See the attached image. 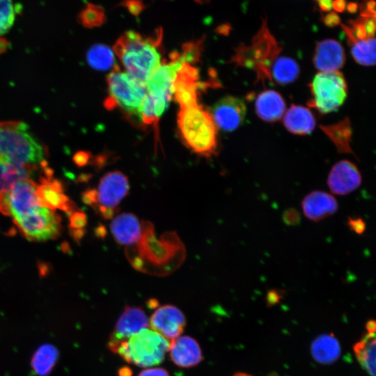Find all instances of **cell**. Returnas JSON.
<instances>
[{
    "instance_id": "cell-1",
    "label": "cell",
    "mask_w": 376,
    "mask_h": 376,
    "mask_svg": "<svg viewBox=\"0 0 376 376\" xmlns=\"http://www.w3.org/2000/svg\"><path fill=\"white\" fill-rule=\"evenodd\" d=\"M139 240L127 246L126 256L132 266L143 273L166 276L177 269L185 258L183 243L174 231L163 233L158 240L153 224L142 221Z\"/></svg>"
},
{
    "instance_id": "cell-2",
    "label": "cell",
    "mask_w": 376,
    "mask_h": 376,
    "mask_svg": "<svg viewBox=\"0 0 376 376\" xmlns=\"http://www.w3.org/2000/svg\"><path fill=\"white\" fill-rule=\"evenodd\" d=\"M163 32L161 26L147 36L132 30L126 31L116 40L112 49L125 72L144 84L163 62Z\"/></svg>"
},
{
    "instance_id": "cell-3",
    "label": "cell",
    "mask_w": 376,
    "mask_h": 376,
    "mask_svg": "<svg viewBox=\"0 0 376 376\" xmlns=\"http://www.w3.org/2000/svg\"><path fill=\"white\" fill-rule=\"evenodd\" d=\"M193 64L195 58L186 47L180 52L170 54V61L163 62L153 71L145 83L146 95L142 104L141 114L146 125H154L167 108L173 95L176 74L185 63Z\"/></svg>"
},
{
    "instance_id": "cell-4",
    "label": "cell",
    "mask_w": 376,
    "mask_h": 376,
    "mask_svg": "<svg viewBox=\"0 0 376 376\" xmlns=\"http://www.w3.org/2000/svg\"><path fill=\"white\" fill-rule=\"evenodd\" d=\"M47 150L22 121H0V160L33 171L47 167Z\"/></svg>"
},
{
    "instance_id": "cell-5",
    "label": "cell",
    "mask_w": 376,
    "mask_h": 376,
    "mask_svg": "<svg viewBox=\"0 0 376 376\" xmlns=\"http://www.w3.org/2000/svg\"><path fill=\"white\" fill-rule=\"evenodd\" d=\"M178 127L182 141L194 152L210 157L217 148V127L207 110L198 104L180 108Z\"/></svg>"
},
{
    "instance_id": "cell-6",
    "label": "cell",
    "mask_w": 376,
    "mask_h": 376,
    "mask_svg": "<svg viewBox=\"0 0 376 376\" xmlns=\"http://www.w3.org/2000/svg\"><path fill=\"white\" fill-rule=\"evenodd\" d=\"M107 82L108 97L104 107L108 109L118 108L133 123L141 125V109L146 95L145 84L117 65L109 75Z\"/></svg>"
},
{
    "instance_id": "cell-7",
    "label": "cell",
    "mask_w": 376,
    "mask_h": 376,
    "mask_svg": "<svg viewBox=\"0 0 376 376\" xmlns=\"http://www.w3.org/2000/svg\"><path fill=\"white\" fill-rule=\"evenodd\" d=\"M169 344L160 334L146 328L122 341L115 353L128 363L150 368L163 361Z\"/></svg>"
},
{
    "instance_id": "cell-8",
    "label": "cell",
    "mask_w": 376,
    "mask_h": 376,
    "mask_svg": "<svg viewBox=\"0 0 376 376\" xmlns=\"http://www.w3.org/2000/svg\"><path fill=\"white\" fill-rule=\"evenodd\" d=\"M310 88L313 98L309 104L322 113L336 111L347 95L345 79L339 71L318 72L310 84Z\"/></svg>"
},
{
    "instance_id": "cell-9",
    "label": "cell",
    "mask_w": 376,
    "mask_h": 376,
    "mask_svg": "<svg viewBox=\"0 0 376 376\" xmlns=\"http://www.w3.org/2000/svg\"><path fill=\"white\" fill-rule=\"evenodd\" d=\"M22 233L33 241H45L58 236L61 219L54 210L40 205L13 220Z\"/></svg>"
},
{
    "instance_id": "cell-10",
    "label": "cell",
    "mask_w": 376,
    "mask_h": 376,
    "mask_svg": "<svg viewBox=\"0 0 376 376\" xmlns=\"http://www.w3.org/2000/svg\"><path fill=\"white\" fill-rule=\"evenodd\" d=\"M37 185L30 178L16 181L1 198V212L14 220L42 205L37 194Z\"/></svg>"
},
{
    "instance_id": "cell-11",
    "label": "cell",
    "mask_w": 376,
    "mask_h": 376,
    "mask_svg": "<svg viewBox=\"0 0 376 376\" xmlns=\"http://www.w3.org/2000/svg\"><path fill=\"white\" fill-rule=\"evenodd\" d=\"M149 326L148 318L140 307L127 306L116 323L110 335L107 347L115 353L119 344Z\"/></svg>"
},
{
    "instance_id": "cell-12",
    "label": "cell",
    "mask_w": 376,
    "mask_h": 376,
    "mask_svg": "<svg viewBox=\"0 0 376 376\" xmlns=\"http://www.w3.org/2000/svg\"><path fill=\"white\" fill-rule=\"evenodd\" d=\"M130 190L127 177L118 171L106 173L95 189L97 207L117 208V205L127 196Z\"/></svg>"
},
{
    "instance_id": "cell-13",
    "label": "cell",
    "mask_w": 376,
    "mask_h": 376,
    "mask_svg": "<svg viewBox=\"0 0 376 376\" xmlns=\"http://www.w3.org/2000/svg\"><path fill=\"white\" fill-rule=\"evenodd\" d=\"M210 113L217 127L225 132H232L244 122L246 107L242 99L228 95L219 100Z\"/></svg>"
},
{
    "instance_id": "cell-14",
    "label": "cell",
    "mask_w": 376,
    "mask_h": 376,
    "mask_svg": "<svg viewBox=\"0 0 376 376\" xmlns=\"http://www.w3.org/2000/svg\"><path fill=\"white\" fill-rule=\"evenodd\" d=\"M185 325L186 319L182 312L171 304L157 308L149 320L150 329L169 341L180 336Z\"/></svg>"
},
{
    "instance_id": "cell-15",
    "label": "cell",
    "mask_w": 376,
    "mask_h": 376,
    "mask_svg": "<svg viewBox=\"0 0 376 376\" xmlns=\"http://www.w3.org/2000/svg\"><path fill=\"white\" fill-rule=\"evenodd\" d=\"M200 88L198 70L191 63H184L176 74L173 90L180 108L198 104Z\"/></svg>"
},
{
    "instance_id": "cell-16",
    "label": "cell",
    "mask_w": 376,
    "mask_h": 376,
    "mask_svg": "<svg viewBox=\"0 0 376 376\" xmlns=\"http://www.w3.org/2000/svg\"><path fill=\"white\" fill-rule=\"evenodd\" d=\"M361 183V175L351 162L342 160L331 168L327 178L330 191L337 195H347L355 191Z\"/></svg>"
},
{
    "instance_id": "cell-17",
    "label": "cell",
    "mask_w": 376,
    "mask_h": 376,
    "mask_svg": "<svg viewBox=\"0 0 376 376\" xmlns=\"http://www.w3.org/2000/svg\"><path fill=\"white\" fill-rule=\"evenodd\" d=\"M345 61L344 49L336 40L326 39L316 45L313 63L320 72L339 71Z\"/></svg>"
},
{
    "instance_id": "cell-18",
    "label": "cell",
    "mask_w": 376,
    "mask_h": 376,
    "mask_svg": "<svg viewBox=\"0 0 376 376\" xmlns=\"http://www.w3.org/2000/svg\"><path fill=\"white\" fill-rule=\"evenodd\" d=\"M168 352L172 361L181 368L195 366L203 359L199 344L189 336H180L171 340Z\"/></svg>"
},
{
    "instance_id": "cell-19",
    "label": "cell",
    "mask_w": 376,
    "mask_h": 376,
    "mask_svg": "<svg viewBox=\"0 0 376 376\" xmlns=\"http://www.w3.org/2000/svg\"><path fill=\"white\" fill-rule=\"evenodd\" d=\"M301 205L305 217L315 222L334 214L338 210V202L334 196L322 191L308 194Z\"/></svg>"
},
{
    "instance_id": "cell-20",
    "label": "cell",
    "mask_w": 376,
    "mask_h": 376,
    "mask_svg": "<svg viewBox=\"0 0 376 376\" xmlns=\"http://www.w3.org/2000/svg\"><path fill=\"white\" fill-rule=\"evenodd\" d=\"M37 194L41 204L52 210L60 209L71 212L74 209V204L65 195L62 185L52 175L41 178L40 184L37 185Z\"/></svg>"
},
{
    "instance_id": "cell-21",
    "label": "cell",
    "mask_w": 376,
    "mask_h": 376,
    "mask_svg": "<svg viewBox=\"0 0 376 376\" xmlns=\"http://www.w3.org/2000/svg\"><path fill=\"white\" fill-rule=\"evenodd\" d=\"M110 229L117 243L130 246L139 240L142 233V223L134 214L124 212L113 219Z\"/></svg>"
},
{
    "instance_id": "cell-22",
    "label": "cell",
    "mask_w": 376,
    "mask_h": 376,
    "mask_svg": "<svg viewBox=\"0 0 376 376\" xmlns=\"http://www.w3.org/2000/svg\"><path fill=\"white\" fill-rule=\"evenodd\" d=\"M255 109L260 119L272 123L283 118L286 107L283 98L278 92L267 90L256 97Z\"/></svg>"
},
{
    "instance_id": "cell-23",
    "label": "cell",
    "mask_w": 376,
    "mask_h": 376,
    "mask_svg": "<svg viewBox=\"0 0 376 376\" xmlns=\"http://www.w3.org/2000/svg\"><path fill=\"white\" fill-rule=\"evenodd\" d=\"M285 127L290 132L298 135L311 133L315 127V119L308 108L292 104L283 116Z\"/></svg>"
},
{
    "instance_id": "cell-24",
    "label": "cell",
    "mask_w": 376,
    "mask_h": 376,
    "mask_svg": "<svg viewBox=\"0 0 376 376\" xmlns=\"http://www.w3.org/2000/svg\"><path fill=\"white\" fill-rule=\"evenodd\" d=\"M314 359L322 364H331L340 355L338 340L332 334H322L317 337L311 345Z\"/></svg>"
},
{
    "instance_id": "cell-25",
    "label": "cell",
    "mask_w": 376,
    "mask_h": 376,
    "mask_svg": "<svg viewBox=\"0 0 376 376\" xmlns=\"http://www.w3.org/2000/svg\"><path fill=\"white\" fill-rule=\"evenodd\" d=\"M59 352L53 345L45 343L40 345L31 359V368L37 376H48L58 360Z\"/></svg>"
},
{
    "instance_id": "cell-26",
    "label": "cell",
    "mask_w": 376,
    "mask_h": 376,
    "mask_svg": "<svg viewBox=\"0 0 376 376\" xmlns=\"http://www.w3.org/2000/svg\"><path fill=\"white\" fill-rule=\"evenodd\" d=\"M354 352L363 368L370 375L375 376V334H368L354 345Z\"/></svg>"
},
{
    "instance_id": "cell-27",
    "label": "cell",
    "mask_w": 376,
    "mask_h": 376,
    "mask_svg": "<svg viewBox=\"0 0 376 376\" xmlns=\"http://www.w3.org/2000/svg\"><path fill=\"white\" fill-rule=\"evenodd\" d=\"M274 79L285 85L297 79L299 74L298 63L292 58L281 56L276 59L272 68Z\"/></svg>"
},
{
    "instance_id": "cell-28",
    "label": "cell",
    "mask_w": 376,
    "mask_h": 376,
    "mask_svg": "<svg viewBox=\"0 0 376 376\" xmlns=\"http://www.w3.org/2000/svg\"><path fill=\"white\" fill-rule=\"evenodd\" d=\"M88 63L93 68L106 70L115 64V54L107 45L97 43L93 45L87 52Z\"/></svg>"
},
{
    "instance_id": "cell-29",
    "label": "cell",
    "mask_w": 376,
    "mask_h": 376,
    "mask_svg": "<svg viewBox=\"0 0 376 376\" xmlns=\"http://www.w3.org/2000/svg\"><path fill=\"white\" fill-rule=\"evenodd\" d=\"M34 171L22 166H13L0 160V200L17 180L29 178Z\"/></svg>"
},
{
    "instance_id": "cell-30",
    "label": "cell",
    "mask_w": 376,
    "mask_h": 376,
    "mask_svg": "<svg viewBox=\"0 0 376 376\" xmlns=\"http://www.w3.org/2000/svg\"><path fill=\"white\" fill-rule=\"evenodd\" d=\"M351 54L355 61L362 65L370 66L375 63V38L356 40L352 42Z\"/></svg>"
},
{
    "instance_id": "cell-31",
    "label": "cell",
    "mask_w": 376,
    "mask_h": 376,
    "mask_svg": "<svg viewBox=\"0 0 376 376\" xmlns=\"http://www.w3.org/2000/svg\"><path fill=\"white\" fill-rule=\"evenodd\" d=\"M78 19L84 26L92 29L103 25L107 17L103 7L88 3L79 13Z\"/></svg>"
},
{
    "instance_id": "cell-32",
    "label": "cell",
    "mask_w": 376,
    "mask_h": 376,
    "mask_svg": "<svg viewBox=\"0 0 376 376\" xmlns=\"http://www.w3.org/2000/svg\"><path fill=\"white\" fill-rule=\"evenodd\" d=\"M18 12L12 0H0V37L12 27Z\"/></svg>"
},
{
    "instance_id": "cell-33",
    "label": "cell",
    "mask_w": 376,
    "mask_h": 376,
    "mask_svg": "<svg viewBox=\"0 0 376 376\" xmlns=\"http://www.w3.org/2000/svg\"><path fill=\"white\" fill-rule=\"evenodd\" d=\"M120 6L127 8L130 13L134 16L139 15L145 8L141 0H125L120 3Z\"/></svg>"
},
{
    "instance_id": "cell-34",
    "label": "cell",
    "mask_w": 376,
    "mask_h": 376,
    "mask_svg": "<svg viewBox=\"0 0 376 376\" xmlns=\"http://www.w3.org/2000/svg\"><path fill=\"white\" fill-rule=\"evenodd\" d=\"M359 8L361 17L375 18V0H364L359 6Z\"/></svg>"
},
{
    "instance_id": "cell-35",
    "label": "cell",
    "mask_w": 376,
    "mask_h": 376,
    "mask_svg": "<svg viewBox=\"0 0 376 376\" xmlns=\"http://www.w3.org/2000/svg\"><path fill=\"white\" fill-rule=\"evenodd\" d=\"M348 226L350 229L358 235H362L366 230V222L360 217H348Z\"/></svg>"
},
{
    "instance_id": "cell-36",
    "label": "cell",
    "mask_w": 376,
    "mask_h": 376,
    "mask_svg": "<svg viewBox=\"0 0 376 376\" xmlns=\"http://www.w3.org/2000/svg\"><path fill=\"white\" fill-rule=\"evenodd\" d=\"M86 224V214L82 212H77L71 218V226L75 229H79L80 231H84L82 229Z\"/></svg>"
},
{
    "instance_id": "cell-37",
    "label": "cell",
    "mask_w": 376,
    "mask_h": 376,
    "mask_svg": "<svg viewBox=\"0 0 376 376\" xmlns=\"http://www.w3.org/2000/svg\"><path fill=\"white\" fill-rule=\"evenodd\" d=\"M283 292L282 290L277 289H271L267 292L266 296L267 304L269 306H273L278 303L283 297Z\"/></svg>"
},
{
    "instance_id": "cell-38",
    "label": "cell",
    "mask_w": 376,
    "mask_h": 376,
    "mask_svg": "<svg viewBox=\"0 0 376 376\" xmlns=\"http://www.w3.org/2000/svg\"><path fill=\"white\" fill-rule=\"evenodd\" d=\"M137 376H169V374L163 368L150 367L140 372Z\"/></svg>"
},
{
    "instance_id": "cell-39",
    "label": "cell",
    "mask_w": 376,
    "mask_h": 376,
    "mask_svg": "<svg viewBox=\"0 0 376 376\" xmlns=\"http://www.w3.org/2000/svg\"><path fill=\"white\" fill-rule=\"evenodd\" d=\"M299 219V212L295 209L287 210L283 214V220L288 225L297 224Z\"/></svg>"
},
{
    "instance_id": "cell-40",
    "label": "cell",
    "mask_w": 376,
    "mask_h": 376,
    "mask_svg": "<svg viewBox=\"0 0 376 376\" xmlns=\"http://www.w3.org/2000/svg\"><path fill=\"white\" fill-rule=\"evenodd\" d=\"M324 24L328 27H334L340 23L339 15L335 12H330L323 19Z\"/></svg>"
},
{
    "instance_id": "cell-41",
    "label": "cell",
    "mask_w": 376,
    "mask_h": 376,
    "mask_svg": "<svg viewBox=\"0 0 376 376\" xmlns=\"http://www.w3.org/2000/svg\"><path fill=\"white\" fill-rule=\"evenodd\" d=\"M346 1L345 0H334L332 3V8L339 13H342L345 10Z\"/></svg>"
},
{
    "instance_id": "cell-42",
    "label": "cell",
    "mask_w": 376,
    "mask_h": 376,
    "mask_svg": "<svg viewBox=\"0 0 376 376\" xmlns=\"http://www.w3.org/2000/svg\"><path fill=\"white\" fill-rule=\"evenodd\" d=\"M333 0H320L319 7L324 12L330 11L332 9Z\"/></svg>"
},
{
    "instance_id": "cell-43",
    "label": "cell",
    "mask_w": 376,
    "mask_h": 376,
    "mask_svg": "<svg viewBox=\"0 0 376 376\" xmlns=\"http://www.w3.org/2000/svg\"><path fill=\"white\" fill-rule=\"evenodd\" d=\"M9 46V42L5 38L0 37V54L5 52Z\"/></svg>"
},
{
    "instance_id": "cell-44",
    "label": "cell",
    "mask_w": 376,
    "mask_h": 376,
    "mask_svg": "<svg viewBox=\"0 0 376 376\" xmlns=\"http://www.w3.org/2000/svg\"><path fill=\"white\" fill-rule=\"evenodd\" d=\"M132 370L127 366L122 367L118 370V376H132Z\"/></svg>"
},
{
    "instance_id": "cell-45",
    "label": "cell",
    "mask_w": 376,
    "mask_h": 376,
    "mask_svg": "<svg viewBox=\"0 0 376 376\" xmlns=\"http://www.w3.org/2000/svg\"><path fill=\"white\" fill-rule=\"evenodd\" d=\"M366 329L370 334H375V320H370L366 324Z\"/></svg>"
},
{
    "instance_id": "cell-46",
    "label": "cell",
    "mask_w": 376,
    "mask_h": 376,
    "mask_svg": "<svg viewBox=\"0 0 376 376\" xmlns=\"http://www.w3.org/2000/svg\"><path fill=\"white\" fill-rule=\"evenodd\" d=\"M358 4L355 2H350L347 5V10L350 13H355L358 10Z\"/></svg>"
},
{
    "instance_id": "cell-47",
    "label": "cell",
    "mask_w": 376,
    "mask_h": 376,
    "mask_svg": "<svg viewBox=\"0 0 376 376\" xmlns=\"http://www.w3.org/2000/svg\"><path fill=\"white\" fill-rule=\"evenodd\" d=\"M96 233L98 237H104L107 234V230L104 226H100L97 228Z\"/></svg>"
},
{
    "instance_id": "cell-48",
    "label": "cell",
    "mask_w": 376,
    "mask_h": 376,
    "mask_svg": "<svg viewBox=\"0 0 376 376\" xmlns=\"http://www.w3.org/2000/svg\"><path fill=\"white\" fill-rule=\"evenodd\" d=\"M147 305L150 308H155L159 306V302L155 299H150L147 301Z\"/></svg>"
},
{
    "instance_id": "cell-49",
    "label": "cell",
    "mask_w": 376,
    "mask_h": 376,
    "mask_svg": "<svg viewBox=\"0 0 376 376\" xmlns=\"http://www.w3.org/2000/svg\"><path fill=\"white\" fill-rule=\"evenodd\" d=\"M230 29V26L229 25H222L219 27V31L220 33H224V34L227 33Z\"/></svg>"
},
{
    "instance_id": "cell-50",
    "label": "cell",
    "mask_w": 376,
    "mask_h": 376,
    "mask_svg": "<svg viewBox=\"0 0 376 376\" xmlns=\"http://www.w3.org/2000/svg\"><path fill=\"white\" fill-rule=\"evenodd\" d=\"M152 1H158V0H152ZM162 1H170V0H162ZM192 1L200 5L207 4L210 1V0H192Z\"/></svg>"
},
{
    "instance_id": "cell-51",
    "label": "cell",
    "mask_w": 376,
    "mask_h": 376,
    "mask_svg": "<svg viewBox=\"0 0 376 376\" xmlns=\"http://www.w3.org/2000/svg\"><path fill=\"white\" fill-rule=\"evenodd\" d=\"M234 376H251V375L244 373H238L235 374Z\"/></svg>"
},
{
    "instance_id": "cell-52",
    "label": "cell",
    "mask_w": 376,
    "mask_h": 376,
    "mask_svg": "<svg viewBox=\"0 0 376 376\" xmlns=\"http://www.w3.org/2000/svg\"><path fill=\"white\" fill-rule=\"evenodd\" d=\"M315 1H320V0H315Z\"/></svg>"
}]
</instances>
